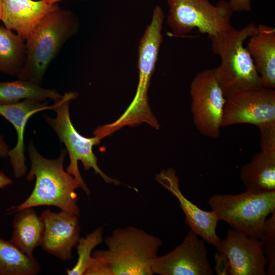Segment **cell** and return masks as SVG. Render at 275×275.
I'll return each mask as SVG.
<instances>
[{
	"mask_svg": "<svg viewBox=\"0 0 275 275\" xmlns=\"http://www.w3.org/2000/svg\"><path fill=\"white\" fill-rule=\"evenodd\" d=\"M106 250L93 251L84 275H153L162 241L133 226L117 228L104 239Z\"/></svg>",
	"mask_w": 275,
	"mask_h": 275,
	"instance_id": "cell-1",
	"label": "cell"
},
{
	"mask_svg": "<svg viewBox=\"0 0 275 275\" xmlns=\"http://www.w3.org/2000/svg\"><path fill=\"white\" fill-rule=\"evenodd\" d=\"M28 151L31 169L26 176L28 181L35 178V185L30 195L21 204L7 210L11 214L29 207L53 206L62 211L80 216L76 190L80 187L77 181L64 169L67 151L62 149L59 156L49 159L42 156L33 142Z\"/></svg>",
	"mask_w": 275,
	"mask_h": 275,
	"instance_id": "cell-2",
	"label": "cell"
},
{
	"mask_svg": "<svg viewBox=\"0 0 275 275\" xmlns=\"http://www.w3.org/2000/svg\"><path fill=\"white\" fill-rule=\"evenodd\" d=\"M257 31L249 23L240 30L234 28L209 37L212 51L221 59L214 68L216 80L227 98L238 92L262 87L253 60L243 43Z\"/></svg>",
	"mask_w": 275,
	"mask_h": 275,
	"instance_id": "cell-3",
	"label": "cell"
},
{
	"mask_svg": "<svg viewBox=\"0 0 275 275\" xmlns=\"http://www.w3.org/2000/svg\"><path fill=\"white\" fill-rule=\"evenodd\" d=\"M79 29V20L70 10L59 7L48 13L26 40V61L17 77L40 85L50 64Z\"/></svg>",
	"mask_w": 275,
	"mask_h": 275,
	"instance_id": "cell-4",
	"label": "cell"
},
{
	"mask_svg": "<svg viewBox=\"0 0 275 275\" xmlns=\"http://www.w3.org/2000/svg\"><path fill=\"white\" fill-rule=\"evenodd\" d=\"M78 96L76 92L64 93L62 97L54 101L51 110L56 113V117L52 118L48 115L44 116L47 124L53 129L61 143L64 144L68 152L70 163L66 171L73 176L79 183L80 187L86 195L90 196V190L85 183L79 172L78 162L80 161L85 170L93 169L107 183L116 185L121 184L118 179L112 178L104 173L98 167L97 157L93 151V147L100 144L101 139L97 136L87 138L80 134L71 122L69 113V105L71 100Z\"/></svg>",
	"mask_w": 275,
	"mask_h": 275,
	"instance_id": "cell-5",
	"label": "cell"
},
{
	"mask_svg": "<svg viewBox=\"0 0 275 275\" xmlns=\"http://www.w3.org/2000/svg\"><path fill=\"white\" fill-rule=\"evenodd\" d=\"M207 203L218 221L250 238L260 240L266 231L267 217L275 212V191L213 194Z\"/></svg>",
	"mask_w": 275,
	"mask_h": 275,
	"instance_id": "cell-6",
	"label": "cell"
},
{
	"mask_svg": "<svg viewBox=\"0 0 275 275\" xmlns=\"http://www.w3.org/2000/svg\"><path fill=\"white\" fill-rule=\"evenodd\" d=\"M169 7L167 22L173 34L183 36L195 29L208 37L232 28L233 14L228 2L220 1L215 5L208 0H168Z\"/></svg>",
	"mask_w": 275,
	"mask_h": 275,
	"instance_id": "cell-7",
	"label": "cell"
},
{
	"mask_svg": "<svg viewBox=\"0 0 275 275\" xmlns=\"http://www.w3.org/2000/svg\"><path fill=\"white\" fill-rule=\"evenodd\" d=\"M190 111L197 129L206 137L219 138L226 98L213 69L196 74L190 85Z\"/></svg>",
	"mask_w": 275,
	"mask_h": 275,
	"instance_id": "cell-8",
	"label": "cell"
},
{
	"mask_svg": "<svg viewBox=\"0 0 275 275\" xmlns=\"http://www.w3.org/2000/svg\"><path fill=\"white\" fill-rule=\"evenodd\" d=\"M275 121V90L263 87L226 98L222 127L238 124L258 126Z\"/></svg>",
	"mask_w": 275,
	"mask_h": 275,
	"instance_id": "cell-9",
	"label": "cell"
},
{
	"mask_svg": "<svg viewBox=\"0 0 275 275\" xmlns=\"http://www.w3.org/2000/svg\"><path fill=\"white\" fill-rule=\"evenodd\" d=\"M192 230L170 252L157 256L152 265L153 274L159 275H212L206 241Z\"/></svg>",
	"mask_w": 275,
	"mask_h": 275,
	"instance_id": "cell-10",
	"label": "cell"
},
{
	"mask_svg": "<svg viewBox=\"0 0 275 275\" xmlns=\"http://www.w3.org/2000/svg\"><path fill=\"white\" fill-rule=\"evenodd\" d=\"M229 259L230 275H265L267 260L260 240L229 230L216 248Z\"/></svg>",
	"mask_w": 275,
	"mask_h": 275,
	"instance_id": "cell-11",
	"label": "cell"
},
{
	"mask_svg": "<svg viewBox=\"0 0 275 275\" xmlns=\"http://www.w3.org/2000/svg\"><path fill=\"white\" fill-rule=\"evenodd\" d=\"M41 216L45 226L42 249L63 261L70 260L72 250L80 237L78 216L62 210L53 212L49 209L44 210Z\"/></svg>",
	"mask_w": 275,
	"mask_h": 275,
	"instance_id": "cell-12",
	"label": "cell"
},
{
	"mask_svg": "<svg viewBox=\"0 0 275 275\" xmlns=\"http://www.w3.org/2000/svg\"><path fill=\"white\" fill-rule=\"evenodd\" d=\"M155 180L177 199L184 213L185 222L190 230L216 248L221 239L216 233L218 219L214 213L201 209L183 195L178 176L173 168L161 170L156 175Z\"/></svg>",
	"mask_w": 275,
	"mask_h": 275,
	"instance_id": "cell-13",
	"label": "cell"
},
{
	"mask_svg": "<svg viewBox=\"0 0 275 275\" xmlns=\"http://www.w3.org/2000/svg\"><path fill=\"white\" fill-rule=\"evenodd\" d=\"M51 108L46 100L25 99L16 103L0 104V115L13 125L17 133V143L8 153L16 178L24 176L28 170L24 143V131L28 121L33 115Z\"/></svg>",
	"mask_w": 275,
	"mask_h": 275,
	"instance_id": "cell-14",
	"label": "cell"
},
{
	"mask_svg": "<svg viewBox=\"0 0 275 275\" xmlns=\"http://www.w3.org/2000/svg\"><path fill=\"white\" fill-rule=\"evenodd\" d=\"M2 4L5 26L15 31L24 41L45 16L59 7L42 0H2Z\"/></svg>",
	"mask_w": 275,
	"mask_h": 275,
	"instance_id": "cell-15",
	"label": "cell"
},
{
	"mask_svg": "<svg viewBox=\"0 0 275 275\" xmlns=\"http://www.w3.org/2000/svg\"><path fill=\"white\" fill-rule=\"evenodd\" d=\"M256 33L249 38L245 47L257 72L261 85L267 89L275 88V29L259 24Z\"/></svg>",
	"mask_w": 275,
	"mask_h": 275,
	"instance_id": "cell-16",
	"label": "cell"
},
{
	"mask_svg": "<svg viewBox=\"0 0 275 275\" xmlns=\"http://www.w3.org/2000/svg\"><path fill=\"white\" fill-rule=\"evenodd\" d=\"M12 228L10 242L25 255L34 256V250L41 245L44 232L41 215L33 207L21 209L16 212Z\"/></svg>",
	"mask_w": 275,
	"mask_h": 275,
	"instance_id": "cell-17",
	"label": "cell"
},
{
	"mask_svg": "<svg viewBox=\"0 0 275 275\" xmlns=\"http://www.w3.org/2000/svg\"><path fill=\"white\" fill-rule=\"evenodd\" d=\"M240 179L246 190L253 193L275 191V154L260 151L243 165Z\"/></svg>",
	"mask_w": 275,
	"mask_h": 275,
	"instance_id": "cell-18",
	"label": "cell"
},
{
	"mask_svg": "<svg viewBox=\"0 0 275 275\" xmlns=\"http://www.w3.org/2000/svg\"><path fill=\"white\" fill-rule=\"evenodd\" d=\"M26 58L24 41L11 30L0 26V72L17 77Z\"/></svg>",
	"mask_w": 275,
	"mask_h": 275,
	"instance_id": "cell-19",
	"label": "cell"
},
{
	"mask_svg": "<svg viewBox=\"0 0 275 275\" xmlns=\"http://www.w3.org/2000/svg\"><path fill=\"white\" fill-rule=\"evenodd\" d=\"M58 91L42 88L30 81L18 79L12 81H0V104H11L25 99L53 101L62 97Z\"/></svg>",
	"mask_w": 275,
	"mask_h": 275,
	"instance_id": "cell-20",
	"label": "cell"
},
{
	"mask_svg": "<svg viewBox=\"0 0 275 275\" xmlns=\"http://www.w3.org/2000/svg\"><path fill=\"white\" fill-rule=\"evenodd\" d=\"M40 265L34 256H29L10 240L0 237V275H36Z\"/></svg>",
	"mask_w": 275,
	"mask_h": 275,
	"instance_id": "cell-21",
	"label": "cell"
},
{
	"mask_svg": "<svg viewBox=\"0 0 275 275\" xmlns=\"http://www.w3.org/2000/svg\"><path fill=\"white\" fill-rule=\"evenodd\" d=\"M104 229L100 226L85 237H80L76 245L78 258L74 266L67 270L68 275H84L89 267L93 250L104 241Z\"/></svg>",
	"mask_w": 275,
	"mask_h": 275,
	"instance_id": "cell-22",
	"label": "cell"
},
{
	"mask_svg": "<svg viewBox=\"0 0 275 275\" xmlns=\"http://www.w3.org/2000/svg\"><path fill=\"white\" fill-rule=\"evenodd\" d=\"M267 260V274H275V212L267 219L265 232L260 240Z\"/></svg>",
	"mask_w": 275,
	"mask_h": 275,
	"instance_id": "cell-23",
	"label": "cell"
},
{
	"mask_svg": "<svg viewBox=\"0 0 275 275\" xmlns=\"http://www.w3.org/2000/svg\"><path fill=\"white\" fill-rule=\"evenodd\" d=\"M257 127L260 133L261 150L275 154V121L263 124Z\"/></svg>",
	"mask_w": 275,
	"mask_h": 275,
	"instance_id": "cell-24",
	"label": "cell"
},
{
	"mask_svg": "<svg viewBox=\"0 0 275 275\" xmlns=\"http://www.w3.org/2000/svg\"><path fill=\"white\" fill-rule=\"evenodd\" d=\"M214 269L216 274L230 275V264L227 256L225 254L218 252L214 254Z\"/></svg>",
	"mask_w": 275,
	"mask_h": 275,
	"instance_id": "cell-25",
	"label": "cell"
},
{
	"mask_svg": "<svg viewBox=\"0 0 275 275\" xmlns=\"http://www.w3.org/2000/svg\"><path fill=\"white\" fill-rule=\"evenodd\" d=\"M251 0H229L228 3L233 12H249L251 11Z\"/></svg>",
	"mask_w": 275,
	"mask_h": 275,
	"instance_id": "cell-26",
	"label": "cell"
},
{
	"mask_svg": "<svg viewBox=\"0 0 275 275\" xmlns=\"http://www.w3.org/2000/svg\"><path fill=\"white\" fill-rule=\"evenodd\" d=\"M9 146L5 141L3 136L0 135V157H6L8 156Z\"/></svg>",
	"mask_w": 275,
	"mask_h": 275,
	"instance_id": "cell-27",
	"label": "cell"
},
{
	"mask_svg": "<svg viewBox=\"0 0 275 275\" xmlns=\"http://www.w3.org/2000/svg\"><path fill=\"white\" fill-rule=\"evenodd\" d=\"M12 180L6 175L4 173L0 171V188H3L12 184Z\"/></svg>",
	"mask_w": 275,
	"mask_h": 275,
	"instance_id": "cell-28",
	"label": "cell"
},
{
	"mask_svg": "<svg viewBox=\"0 0 275 275\" xmlns=\"http://www.w3.org/2000/svg\"><path fill=\"white\" fill-rule=\"evenodd\" d=\"M45 3L49 4H57L58 2H61L63 0H42ZM80 1H86V0H80Z\"/></svg>",
	"mask_w": 275,
	"mask_h": 275,
	"instance_id": "cell-29",
	"label": "cell"
},
{
	"mask_svg": "<svg viewBox=\"0 0 275 275\" xmlns=\"http://www.w3.org/2000/svg\"><path fill=\"white\" fill-rule=\"evenodd\" d=\"M3 14V4L2 0H0V20L2 19Z\"/></svg>",
	"mask_w": 275,
	"mask_h": 275,
	"instance_id": "cell-30",
	"label": "cell"
}]
</instances>
